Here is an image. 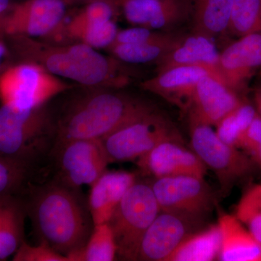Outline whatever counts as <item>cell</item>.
<instances>
[{
	"label": "cell",
	"instance_id": "cell-1",
	"mask_svg": "<svg viewBox=\"0 0 261 261\" xmlns=\"http://www.w3.org/2000/svg\"><path fill=\"white\" fill-rule=\"evenodd\" d=\"M3 39L19 62L39 65L58 78L93 88H121L129 82L121 61L103 56L83 43L51 44L25 36Z\"/></svg>",
	"mask_w": 261,
	"mask_h": 261
},
{
	"label": "cell",
	"instance_id": "cell-2",
	"mask_svg": "<svg viewBox=\"0 0 261 261\" xmlns=\"http://www.w3.org/2000/svg\"><path fill=\"white\" fill-rule=\"evenodd\" d=\"M24 207L39 243L67 257L84 248L93 229L88 205L79 190L56 179L33 187Z\"/></svg>",
	"mask_w": 261,
	"mask_h": 261
},
{
	"label": "cell",
	"instance_id": "cell-3",
	"mask_svg": "<svg viewBox=\"0 0 261 261\" xmlns=\"http://www.w3.org/2000/svg\"><path fill=\"white\" fill-rule=\"evenodd\" d=\"M143 101L106 90L73 99L56 119V144L74 140H102L153 111Z\"/></svg>",
	"mask_w": 261,
	"mask_h": 261
},
{
	"label": "cell",
	"instance_id": "cell-4",
	"mask_svg": "<svg viewBox=\"0 0 261 261\" xmlns=\"http://www.w3.org/2000/svg\"><path fill=\"white\" fill-rule=\"evenodd\" d=\"M56 118L45 106L19 111L0 104V156L32 166L51 153Z\"/></svg>",
	"mask_w": 261,
	"mask_h": 261
},
{
	"label": "cell",
	"instance_id": "cell-5",
	"mask_svg": "<svg viewBox=\"0 0 261 261\" xmlns=\"http://www.w3.org/2000/svg\"><path fill=\"white\" fill-rule=\"evenodd\" d=\"M190 135L191 149L219 181L220 197L260 169L243 150L223 142L209 125L190 118Z\"/></svg>",
	"mask_w": 261,
	"mask_h": 261
},
{
	"label": "cell",
	"instance_id": "cell-6",
	"mask_svg": "<svg viewBox=\"0 0 261 261\" xmlns=\"http://www.w3.org/2000/svg\"><path fill=\"white\" fill-rule=\"evenodd\" d=\"M161 211L150 183L136 180L108 221L116 240L117 256L137 260L142 239Z\"/></svg>",
	"mask_w": 261,
	"mask_h": 261
},
{
	"label": "cell",
	"instance_id": "cell-7",
	"mask_svg": "<svg viewBox=\"0 0 261 261\" xmlns=\"http://www.w3.org/2000/svg\"><path fill=\"white\" fill-rule=\"evenodd\" d=\"M70 88L61 79L29 62L10 65L0 73L1 104L19 111L45 106Z\"/></svg>",
	"mask_w": 261,
	"mask_h": 261
},
{
	"label": "cell",
	"instance_id": "cell-8",
	"mask_svg": "<svg viewBox=\"0 0 261 261\" xmlns=\"http://www.w3.org/2000/svg\"><path fill=\"white\" fill-rule=\"evenodd\" d=\"M167 140L184 141L172 122L154 110L101 140L110 163L137 161Z\"/></svg>",
	"mask_w": 261,
	"mask_h": 261
},
{
	"label": "cell",
	"instance_id": "cell-9",
	"mask_svg": "<svg viewBox=\"0 0 261 261\" xmlns=\"http://www.w3.org/2000/svg\"><path fill=\"white\" fill-rule=\"evenodd\" d=\"M161 211L206 223L217 206V195L204 177L176 176L149 181Z\"/></svg>",
	"mask_w": 261,
	"mask_h": 261
},
{
	"label": "cell",
	"instance_id": "cell-10",
	"mask_svg": "<svg viewBox=\"0 0 261 261\" xmlns=\"http://www.w3.org/2000/svg\"><path fill=\"white\" fill-rule=\"evenodd\" d=\"M50 154L56 162V180L76 190L84 185L92 186L111 163L101 140H74L56 144Z\"/></svg>",
	"mask_w": 261,
	"mask_h": 261
},
{
	"label": "cell",
	"instance_id": "cell-11",
	"mask_svg": "<svg viewBox=\"0 0 261 261\" xmlns=\"http://www.w3.org/2000/svg\"><path fill=\"white\" fill-rule=\"evenodd\" d=\"M67 6L66 0H27L12 4L0 15V39L9 36L38 39L60 34Z\"/></svg>",
	"mask_w": 261,
	"mask_h": 261
},
{
	"label": "cell",
	"instance_id": "cell-12",
	"mask_svg": "<svg viewBox=\"0 0 261 261\" xmlns=\"http://www.w3.org/2000/svg\"><path fill=\"white\" fill-rule=\"evenodd\" d=\"M205 224L182 215L161 211L142 239L137 260L168 261L189 236L205 227Z\"/></svg>",
	"mask_w": 261,
	"mask_h": 261
},
{
	"label": "cell",
	"instance_id": "cell-13",
	"mask_svg": "<svg viewBox=\"0 0 261 261\" xmlns=\"http://www.w3.org/2000/svg\"><path fill=\"white\" fill-rule=\"evenodd\" d=\"M136 162L141 172L153 178L185 175L205 177L207 171L195 152L185 147L184 141L161 142Z\"/></svg>",
	"mask_w": 261,
	"mask_h": 261
},
{
	"label": "cell",
	"instance_id": "cell-14",
	"mask_svg": "<svg viewBox=\"0 0 261 261\" xmlns=\"http://www.w3.org/2000/svg\"><path fill=\"white\" fill-rule=\"evenodd\" d=\"M220 74L223 82L238 92L261 71V33L240 37L220 53Z\"/></svg>",
	"mask_w": 261,
	"mask_h": 261
},
{
	"label": "cell",
	"instance_id": "cell-15",
	"mask_svg": "<svg viewBox=\"0 0 261 261\" xmlns=\"http://www.w3.org/2000/svg\"><path fill=\"white\" fill-rule=\"evenodd\" d=\"M207 74L211 73L202 67L177 66L159 72L156 76L142 82L140 86L144 90L155 94L189 113L197 84Z\"/></svg>",
	"mask_w": 261,
	"mask_h": 261
},
{
	"label": "cell",
	"instance_id": "cell-16",
	"mask_svg": "<svg viewBox=\"0 0 261 261\" xmlns=\"http://www.w3.org/2000/svg\"><path fill=\"white\" fill-rule=\"evenodd\" d=\"M243 101L238 92L212 75L207 74L199 81L196 87L189 111L190 118L216 126Z\"/></svg>",
	"mask_w": 261,
	"mask_h": 261
},
{
	"label": "cell",
	"instance_id": "cell-17",
	"mask_svg": "<svg viewBox=\"0 0 261 261\" xmlns=\"http://www.w3.org/2000/svg\"><path fill=\"white\" fill-rule=\"evenodd\" d=\"M219 58L220 53L211 38L195 33L194 35L181 39L172 50L160 60L158 70L161 72L185 65L200 66L224 83L220 74Z\"/></svg>",
	"mask_w": 261,
	"mask_h": 261
},
{
	"label": "cell",
	"instance_id": "cell-18",
	"mask_svg": "<svg viewBox=\"0 0 261 261\" xmlns=\"http://www.w3.org/2000/svg\"><path fill=\"white\" fill-rule=\"evenodd\" d=\"M137 179L135 173L108 171L91 186L88 207L94 225L108 223L128 188Z\"/></svg>",
	"mask_w": 261,
	"mask_h": 261
},
{
	"label": "cell",
	"instance_id": "cell-19",
	"mask_svg": "<svg viewBox=\"0 0 261 261\" xmlns=\"http://www.w3.org/2000/svg\"><path fill=\"white\" fill-rule=\"evenodd\" d=\"M221 245L218 260L261 261V244L234 216L219 212Z\"/></svg>",
	"mask_w": 261,
	"mask_h": 261
},
{
	"label": "cell",
	"instance_id": "cell-20",
	"mask_svg": "<svg viewBox=\"0 0 261 261\" xmlns=\"http://www.w3.org/2000/svg\"><path fill=\"white\" fill-rule=\"evenodd\" d=\"M118 4L128 23L152 30L172 25L181 14L178 0H118Z\"/></svg>",
	"mask_w": 261,
	"mask_h": 261
},
{
	"label": "cell",
	"instance_id": "cell-21",
	"mask_svg": "<svg viewBox=\"0 0 261 261\" xmlns=\"http://www.w3.org/2000/svg\"><path fill=\"white\" fill-rule=\"evenodd\" d=\"M221 245V233L219 224L208 225L189 236L168 261L218 260Z\"/></svg>",
	"mask_w": 261,
	"mask_h": 261
},
{
	"label": "cell",
	"instance_id": "cell-22",
	"mask_svg": "<svg viewBox=\"0 0 261 261\" xmlns=\"http://www.w3.org/2000/svg\"><path fill=\"white\" fill-rule=\"evenodd\" d=\"M232 4L233 0H195L196 33L211 38L228 31Z\"/></svg>",
	"mask_w": 261,
	"mask_h": 261
},
{
	"label": "cell",
	"instance_id": "cell-23",
	"mask_svg": "<svg viewBox=\"0 0 261 261\" xmlns=\"http://www.w3.org/2000/svg\"><path fill=\"white\" fill-rule=\"evenodd\" d=\"M181 39L172 37L160 42L138 44H113L108 49L113 57L123 63L142 64L159 62L177 45Z\"/></svg>",
	"mask_w": 261,
	"mask_h": 261
},
{
	"label": "cell",
	"instance_id": "cell-24",
	"mask_svg": "<svg viewBox=\"0 0 261 261\" xmlns=\"http://www.w3.org/2000/svg\"><path fill=\"white\" fill-rule=\"evenodd\" d=\"M117 257V246L108 223L94 225L88 241L82 250L70 256V261H112Z\"/></svg>",
	"mask_w": 261,
	"mask_h": 261
},
{
	"label": "cell",
	"instance_id": "cell-25",
	"mask_svg": "<svg viewBox=\"0 0 261 261\" xmlns=\"http://www.w3.org/2000/svg\"><path fill=\"white\" fill-rule=\"evenodd\" d=\"M25 214L24 205L14 199L0 223V260L14 255L23 241Z\"/></svg>",
	"mask_w": 261,
	"mask_h": 261
},
{
	"label": "cell",
	"instance_id": "cell-26",
	"mask_svg": "<svg viewBox=\"0 0 261 261\" xmlns=\"http://www.w3.org/2000/svg\"><path fill=\"white\" fill-rule=\"evenodd\" d=\"M257 115L255 106L244 100L216 125V134L225 143L239 148L244 135Z\"/></svg>",
	"mask_w": 261,
	"mask_h": 261
},
{
	"label": "cell",
	"instance_id": "cell-27",
	"mask_svg": "<svg viewBox=\"0 0 261 261\" xmlns=\"http://www.w3.org/2000/svg\"><path fill=\"white\" fill-rule=\"evenodd\" d=\"M228 31L239 38L261 33V0H233Z\"/></svg>",
	"mask_w": 261,
	"mask_h": 261
},
{
	"label": "cell",
	"instance_id": "cell-28",
	"mask_svg": "<svg viewBox=\"0 0 261 261\" xmlns=\"http://www.w3.org/2000/svg\"><path fill=\"white\" fill-rule=\"evenodd\" d=\"M118 5V0H96L87 3L68 23L64 24L60 35L65 36L85 25L112 20Z\"/></svg>",
	"mask_w": 261,
	"mask_h": 261
},
{
	"label": "cell",
	"instance_id": "cell-29",
	"mask_svg": "<svg viewBox=\"0 0 261 261\" xmlns=\"http://www.w3.org/2000/svg\"><path fill=\"white\" fill-rule=\"evenodd\" d=\"M234 216L261 244V183L252 185L245 190Z\"/></svg>",
	"mask_w": 261,
	"mask_h": 261
},
{
	"label": "cell",
	"instance_id": "cell-30",
	"mask_svg": "<svg viewBox=\"0 0 261 261\" xmlns=\"http://www.w3.org/2000/svg\"><path fill=\"white\" fill-rule=\"evenodd\" d=\"M118 32V27L112 20L85 25L68 33L65 37L94 49H108L115 42Z\"/></svg>",
	"mask_w": 261,
	"mask_h": 261
},
{
	"label": "cell",
	"instance_id": "cell-31",
	"mask_svg": "<svg viewBox=\"0 0 261 261\" xmlns=\"http://www.w3.org/2000/svg\"><path fill=\"white\" fill-rule=\"evenodd\" d=\"M30 166L0 156V199L13 197L23 188Z\"/></svg>",
	"mask_w": 261,
	"mask_h": 261
},
{
	"label": "cell",
	"instance_id": "cell-32",
	"mask_svg": "<svg viewBox=\"0 0 261 261\" xmlns=\"http://www.w3.org/2000/svg\"><path fill=\"white\" fill-rule=\"evenodd\" d=\"M13 261H69L65 255L56 251L46 243L31 245L22 242L13 257Z\"/></svg>",
	"mask_w": 261,
	"mask_h": 261
},
{
	"label": "cell",
	"instance_id": "cell-33",
	"mask_svg": "<svg viewBox=\"0 0 261 261\" xmlns=\"http://www.w3.org/2000/svg\"><path fill=\"white\" fill-rule=\"evenodd\" d=\"M239 149L261 169V117L258 113L244 135Z\"/></svg>",
	"mask_w": 261,
	"mask_h": 261
},
{
	"label": "cell",
	"instance_id": "cell-34",
	"mask_svg": "<svg viewBox=\"0 0 261 261\" xmlns=\"http://www.w3.org/2000/svg\"><path fill=\"white\" fill-rule=\"evenodd\" d=\"M173 36L162 34L142 27H135L132 28L118 31L116 40L113 44H138L160 42L166 40Z\"/></svg>",
	"mask_w": 261,
	"mask_h": 261
},
{
	"label": "cell",
	"instance_id": "cell-35",
	"mask_svg": "<svg viewBox=\"0 0 261 261\" xmlns=\"http://www.w3.org/2000/svg\"><path fill=\"white\" fill-rule=\"evenodd\" d=\"M11 51L4 39H0V73L7 68V60L9 58Z\"/></svg>",
	"mask_w": 261,
	"mask_h": 261
},
{
	"label": "cell",
	"instance_id": "cell-36",
	"mask_svg": "<svg viewBox=\"0 0 261 261\" xmlns=\"http://www.w3.org/2000/svg\"><path fill=\"white\" fill-rule=\"evenodd\" d=\"M14 197H9L5 198L0 199V223L3 219L5 214L8 212L12 202L14 200Z\"/></svg>",
	"mask_w": 261,
	"mask_h": 261
},
{
	"label": "cell",
	"instance_id": "cell-37",
	"mask_svg": "<svg viewBox=\"0 0 261 261\" xmlns=\"http://www.w3.org/2000/svg\"><path fill=\"white\" fill-rule=\"evenodd\" d=\"M254 103L256 108L257 112L261 117V82L254 89L253 92Z\"/></svg>",
	"mask_w": 261,
	"mask_h": 261
},
{
	"label": "cell",
	"instance_id": "cell-38",
	"mask_svg": "<svg viewBox=\"0 0 261 261\" xmlns=\"http://www.w3.org/2000/svg\"><path fill=\"white\" fill-rule=\"evenodd\" d=\"M11 5L10 0H0V15L4 14L5 12L9 9Z\"/></svg>",
	"mask_w": 261,
	"mask_h": 261
},
{
	"label": "cell",
	"instance_id": "cell-39",
	"mask_svg": "<svg viewBox=\"0 0 261 261\" xmlns=\"http://www.w3.org/2000/svg\"><path fill=\"white\" fill-rule=\"evenodd\" d=\"M76 1L81 2V3H91V2L96 1V0H76Z\"/></svg>",
	"mask_w": 261,
	"mask_h": 261
}]
</instances>
